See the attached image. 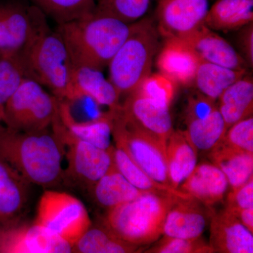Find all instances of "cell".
Returning <instances> with one entry per match:
<instances>
[{"mask_svg":"<svg viewBox=\"0 0 253 253\" xmlns=\"http://www.w3.org/2000/svg\"><path fill=\"white\" fill-rule=\"evenodd\" d=\"M5 229H3L1 226H0V245H1V241H2L3 236H4Z\"/></svg>","mask_w":253,"mask_h":253,"instance_id":"41","label":"cell"},{"mask_svg":"<svg viewBox=\"0 0 253 253\" xmlns=\"http://www.w3.org/2000/svg\"><path fill=\"white\" fill-rule=\"evenodd\" d=\"M30 183L0 158V226L12 229L20 224L29 196Z\"/></svg>","mask_w":253,"mask_h":253,"instance_id":"14","label":"cell"},{"mask_svg":"<svg viewBox=\"0 0 253 253\" xmlns=\"http://www.w3.org/2000/svg\"><path fill=\"white\" fill-rule=\"evenodd\" d=\"M222 140L232 147L253 154V116L241 120L228 128Z\"/></svg>","mask_w":253,"mask_h":253,"instance_id":"36","label":"cell"},{"mask_svg":"<svg viewBox=\"0 0 253 253\" xmlns=\"http://www.w3.org/2000/svg\"><path fill=\"white\" fill-rule=\"evenodd\" d=\"M73 81L78 101L88 98L112 111L121 107V94L109 79L104 77L102 71L73 65Z\"/></svg>","mask_w":253,"mask_h":253,"instance_id":"20","label":"cell"},{"mask_svg":"<svg viewBox=\"0 0 253 253\" xmlns=\"http://www.w3.org/2000/svg\"><path fill=\"white\" fill-rule=\"evenodd\" d=\"M26 78L18 54L0 57V122L5 105Z\"/></svg>","mask_w":253,"mask_h":253,"instance_id":"32","label":"cell"},{"mask_svg":"<svg viewBox=\"0 0 253 253\" xmlns=\"http://www.w3.org/2000/svg\"><path fill=\"white\" fill-rule=\"evenodd\" d=\"M156 26L161 36L184 38L204 24L208 0H157Z\"/></svg>","mask_w":253,"mask_h":253,"instance_id":"11","label":"cell"},{"mask_svg":"<svg viewBox=\"0 0 253 253\" xmlns=\"http://www.w3.org/2000/svg\"><path fill=\"white\" fill-rule=\"evenodd\" d=\"M33 5L58 24L76 21L92 14L95 0H31Z\"/></svg>","mask_w":253,"mask_h":253,"instance_id":"31","label":"cell"},{"mask_svg":"<svg viewBox=\"0 0 253 253\" xmlns=\"http://www.w3.org/2000/svg\"><path fill=\"white\" fill-rule=\"evenodd\" d=\"M113 162L126 180L141 191L155 194L172 195L180 198L191 197L180 190L164 185L148 175L119 146H112Z\"/></svg>","mask_w":253,"mask_h":253,"instance_id":"28","label":"cell"},{"mask_svg":"<svg viewBox=\"0 0 253 253\" xmlns=\"http://www.w3.org/2000/svg\"><path fill=\"white\" fill-rule=\"evenodd\" d=\"M210 246L214 253H253V233L225 208L212 214Z\"/></svg>","mask_w":253,"mask_h":253,"instance_id":"17","label":"cell"},{"mask_svg":"<svg viewBox=\"0 0 253 253\" xmlns=\"http://www.w3.org/2000/svg\"><path fill=\"white\" fill-rule=\"evenodd\" d=\"M58 109V98L38 82L26 78L5 105L2 122L15 130H45L54 122Z\"/></svg>","mask_w":253,"mask_h":253,"instance_id":"6","label":"cell"},{"mask_svg":"<svg viewBox=\"0 0 253 253\" xmlns=\"http://www.w3.org/2000/svg\"><path fill=\"white\" fill-rule=\"evenodd\" d=\"M121 113L131 126L165 144L174 130L168 108L134 92L128 95L124 104L121 105Z\"/></svg>","mask_w":253,"mask_h":253,"instance_id":"12","label":"cell"},{"mask_svg":"<svg viewBox=\"0 0 253 253\" xmlns=\"http://www.w3.org/2000/svg\"><path fill=\"white\" fill-rule=\"evenodd\" d=\"M186 124L184 131L197 151H211L222 140L226 131L225 123L218 109L207 118Z\"/></svg>","mask_w":253,"mask_h":253,"instance_id":"30","label":"cell"},{"mask_svg":"<svg viewBox=\"0 0 253 253\" xmlns=\"http://www.w3.org/2000/svg\"><path fill=\"white\" fill-rule=\"evenodd\" d=\"M239 33V43L241 51L244 54L249 66L252 67L253 65V23H250L241 28Z\"/></svg>","mask_w":253,"mask_h":253,"instance_id":"39","label":"cell"},{"mask_svg":"<svg viewBox=\"0 0 253 253\" xmlns=\"http://www.w3.org/2000/svg\"><path fill=\"white\" fill-rule=\"evenodd\" d=\"M146 253H211L212 248L201 237L187 239L165 236L162 239L145 251Z\"/></svg>","mask_w":253,"mask_h":253,"instance_id":"35","label":"cell"},{"mask_svg":"<svg viewBox=\"0 0 253 253\" xmlns=\"http://www.w3.org/2000/svg\"><path fill=\"white\" fill-rule=\"evenodd\" d=\"M44 13L20 0H0V57L19 54Z\"/></svg>","mask_w":253,"mask_h":253,"instance_id":"10","label":"cell"},{"mask_svg":"<svg viewBox=\"0 0 253 253\" xmlns=\"http://www.w3.org/2000/svg\"><path fill=\"white\" fill-rule=\"evenodd\" d=\"M217 109V101L211 99L199 91H194L188 97L184 115L185 123L207 118Z\"/></svg>","mask_w":253,"mask_h":253,"instance_id":"37","label":"cell"},{"mask_svg":"<svg viewBox=\"0 0 253 253\" xmlns=\"http://www.w3.org/2000/svg\"><path fill=\"white\" fill-rule=\"evenodd\" d=\"M91 189L96 202L109 210L136 199L147 192L137 189L126 180L114 164Z\"/></svg>","mask_w":253,"mask_h":253,"instance_id":"26","label":"cell"},{"mask_svg":"<svg viewBox=\"0 0 253 253\" xmlns=\"http://www.w3.org/2000/svg\"><path fill=\"white\" fill-rule=\"evenodd\" d=\"M200 204L193 197L178 198L166 216L163 234L180 239L201 237L207 224V217Z\"/></svg>","mask_w":253,"mask_h":253,"instance_id":"18","label":"cell"},{"mask_svg":"<svg viewBox=\"0 0 253 253\" xmlns=\"http://www.w3.org/2000/svg\"><path fill=\"white\" fill-rule=\"evenodd\" d=\"M194 50L200 61L238 71H247L249 64L222 37L205 24L182 38Z\"/></svg>","mask_w":253,"mask_h":253,"instance_id":"16","label":"cell"},{"mask_svg":"<svg viewBox=\"0 0 253 253\" xmlns=\"http://www.w3.org/2000/svg\"><path fill=\"white\" fill-rule=\"evenodd\" d=\"M59 117L63 126L78 139L96 147L109 150L112 147V112L86 121H78L73 116L68 103L59 99Z\"/></svg>","mask_w":253,"mask_h":253,"instance_id":"21","label":"cell"},{"mask_svg":"<svg viewBox=\"0 0 253 253\" xmlns=\"http://www.w3.org/2000/svg\"><path fill=\"white\" fill-rule=\"evenodd\" d=\"M217 101V109L225 123L226 130L234 123L253 116V78L246 73L229 86Z\"/></svg>","mask_w":253,"mask_h":253,"instance_id":"25","label":"cell"},{"mask_svg":"<svg viewBox=\"0 0 253 253\" xmlns=\"http://www.w3.org/2000/svg\"><path fill=\"white\" fill-rule=\"evenodd\" d=\"M199 63L194 50L179 38L166 39L156 61L160 73L183 86L194 85Z\"/></svg>","mask_w":253,"mask_h":253,"instance_id":"15","label":"cell"},{"mask_svg":"<svg viewBox=\"0 0 253 253\" xmlns=\"http://www.w3.org/2000/svg\"><path fill=\"white\" fill-rule=\"evenodd\" d=\"M34 224L52 231L74 246L91 225L84 205L72 195L46 190L42 195Z\"/></svg>","mask_w":253,"mask_h":253,"instance_id":"7","label":"cell"},{"mask_svg":"<svg viewBox=\"0 0 253 253\" xmlns=\"http://www.w3.org/2000/svg\"><path fill=\"white\" fill-rule=\"evenodd\" d=\"M253 23V0H217L208 10L204 24L214 31L240 30Z\"/></svg>","mask_w":253,"mask_h":253,"instance_id":"24","label":"cell"},{"mask_svg":"<svg viewBox=\"0 0 253 253\" xmlns=\"http://www.w3.org/2000/svg\"><path fill=\"white\" fill-rule=\"evenodd\" d=\"M139 247L118 237L103 223L102 225L89 226L73 246V253H135Z\"/></svg>","mask_w":253,"mask_h":253,"instance_id":"27","label":"cell"},{"mask_svg":"<svg viewBox=\"0 0 253 253\" xmlns=\"http://www.w3.org/2000/svg\"><path fill=\"white\" fill-rule=\"evenodd\" d=\"M253 207V176L226 196V209L236 214L241 210Z\"/></svg>","mask_w":253,"mask_h":253,"instance_id":"38","label":"cell"},{"mask_svg":"<svg viewBox=\"0 0 253 253\" xmlns=\"http://www.w3.org/2000/svg\"><path fill=\"white\" fill-rule=\"evenodd\" d=\"M229 184L219 168L212 163L196 165L179 190L206 206H212L224 199Z\"/></svg>","mask_w":253,"mask_h":253,"instance_id":"19","label":"cell"},{"mask_svg":"<svg viewBox=\"0 0 253 253\" xmlns=\"http://www.w3.org/2000/svg\"><path fill=\"white\" fill-rule=\"evenodd\" d=\"M247 73V71H238L200 61L194 84L198 91L208 97L217 101L221 94Z\"/></svg>","mask_w":253,"mask_h":253,"instance_id":"29","label":"cell"},{"mask_svg":"<svg viewBox=\"0 0 253 253\" xmlns=\"http://www.w3.org/2000/svg\"><path fill=\"white\" fill-rule=\"evenodd\" d=\"M160 36L156 22L151 18L131 23L129 36L108 66L109 81L121 96L131 94L151 74Z\"/></svg>","mask_w":253,"mask_h":253,"instance_id":"5","label":"cell"},{"mask_svg":"<svg viewBox=\"0 0 253 253\" xmlns=\"http://www.w3.org/2000/svg\"><path fill=\"white\" fill-rule=\"evenodd\" d=\"M121 108L112 111V136L116 146L124 150L154 180L172 187L168 178L166 144L126 122Z\"/></svg>","mask_w":253,"mask_h":253,"instance_id":"9","label":"cell"},{"mask_svg":"<svg viewBox=\"0 0 253 253\" xmlns=\"http://www.w3.org/2000/svg\"><path fill=\"white\" fill-rule=\"evenodd\" d=\"M51 126L64 146L68 167L63 176H68L81 187L91 189L113 166L112 147L100 149L73 135L61 123L59 113Z\"/></svg>","mask_w":253,"mask_h":253,"instance_id":"8","label":"cell"},{"mask_svg":"<svg viewBox=\"0 0 253 253\" xmlns=\"http://www.w3.org/2000/svg\"><path fill=\"white\" fill-rule=\"evenodd\" d=\"M0 253H73V247L52 231L33 223L5 230Z\"/></svg>","mask_w":253,"mask_h":253,"instance_id":"13","label":"cell"},{"mask_svg":"<svg viewBox=\"0 0 253 253\" xmlns=\"http://www.w3.org/2000/svg\"><path fill=\"white\" fill-rule=\"evenodd\" d=\"M64 153L62 142L53 131H18L0 125V158L30 184L58 185L64 177Z\"/></svg>","mask_w":253,"mask_h":253,"instance_id":"1","label":"cell"},{"mask_svg":"<svg viewBox=\"0 0 253 253\" xmlns=\"http://www.w3.org/2000/svg\"><path fill=\"white\" fill-rule=\"evenodd\" d=\"M153 0H98L95 13L117 18L126 23L141 19Z\"/></svg>","mask_w":253,"mask_h":253,"instance_id":"33","label":"cell"},{"mask_svg":"<svg viewBox=\"0 0 253 253\" xmlns=\"http://www.w3.org/2000/svg\"><path fill=\"white\" fill-rule=\"evenodd\" d=\"M176 86L174 82L162 73H151L133 92L169 109L174 99Z\"/></svg>","mask_w":253,"mask_h":253,"instance_id":"34","label":"cell"},{"mask_svg":"<svg viewBox=\"0 0 253 253\" xmlns=\"http://www.w3.org/2000/svg\"><path fill=\"white\" fill-rule=\"evenodd\" d=\"M234 214L242 223L243 225L246 226L253 234V207L241 210Z\"/></svg>","mask_w":253,"mask_h":253,"instance_id":"40","label":"cell"},{"mask_svg":"<svg viewBox=\"0 0 253 253\" xmlns=\"http://www.w3.org/2000/svg\"><path fill=\"white\" fill-rule=\"evenodd\" d=\"M209 158L225 174L231 190L237 189L253 176V154L232 147L223 140L210 151Z\"/></svg>","mask_w":253,"mask_h":253,"instance_id":"23","label":"cell"},{"mask_svg":"<svg viewBox=\"0 0 253 253\" xmlns=\"http://www.w3.org/2000/svg\"><path fill=\"white\" fill-rule=\"evenodd\" d=\"M166 161L169 184L179 190L197 165V149L185 131L173 130L166 144Z\"/></svg>","mask_w":253,"mask_h":253,"instance_id":"22","label":"cell"},{"mask_svg":"<svg viewBox=\"0 0 253 253\" xmlns=\"http://www.w3.org/2000/svg\"><path fill=\"white\" fill-rule=\"evenodd\" d=\"M131 23L108 15L92 14L58 24L74 66L102 71L129 36Z\"/></svg>","mask_w":253,"mask_h":253,"instance_id":"3","label":"cell"},{"mask_svg":"<svg viewBox=\"0 0 253 253\" xmlns=\"http://www.w3.org/2000/svg\"><path fill=\"white\" fill-rule=\"evenodd\" d=\"M178 198L146 192L109 209L104 224L126 242L139 246L151 244L163 235L166 216Z\"/></svg>","mask_w":253,"mask_h":253,"instance_id":"4","label":"cell"},{"mask_svg":"<svg viewBox=\"0 0 253 253\" xmlns=\"http://www.w3.org/2000/svg\"><path fill=\"white\" fill-rule=\"evenodd\" d=\"M18 57L26 78L46 86L58 99L78 101L73 85L71 56L59 33L50 28L46 15L40 20Z\"/></svg>","mask_w":253,"mask_h":253,"instance_id":"2","label":"cell"}]
</instances>
